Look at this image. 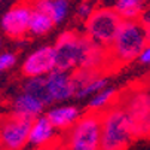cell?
Instances as JSON below:
<instances>
[{
    "label": "cell",
    "mask_w": 150,
    "mask_h": 150,
    "mask_svg": "<svg viewBox=\"0 0 150 150\" xmlns=\"http://www.w3.org/2000/svg\"><path fill=\"white\" fill-rule=\"evenodd\" d=\"M57 69L66 71H76L88 69L97 71L101 66L110 64L109 52L97 46L85 36L76 31H64L55 43Z\"/></svg>",
    "instance_id": "cell-1"
},
{
    "label": "cell",
    "mask_w": 150,
    "mask_h": 150,
    "mask_svg": "<svg viewBox=\"0 0 150 150\" xmlns=\"http://www.w3.org/2000/svg\"><path fill=\"white\" fill-rule=\"evenodd\" d=\"M135 138L134 122L120 103L101 112V150H126Z\"/></svg>",
    "instance_id": "cell-2"
},
{
    "label": "cell",
    "mask_w": 150,
    "mask_h": 150,
    "mask_svg": "<svg viewBox=\"0 0 150 150\" xmlns=\"http://www.w3.org/2000/svg\"><path fill=\"white\" fill-rule=\"evenodd\" d=\"M150 43V30L140 19H123L112 46L107 49L112 66L131 62L138 58L141 51Z\"/></svg>",
    "instance_id": "cell-3"
},
{
    "label": "cell",
    "mask_w": 150,
    "mask_h": 150,
    "mask_svg": "<svg viewBox=\"0 0 150 150\" xmlns=\"http://www.w3.org/2000/svg\"><path fill=\"white\" fill-rule=\"evenodd\" d=\"M122 21L123 18L115 11V8H95L85 19V34L97 46L109 49Z\"/></svg>",
    "instance_id": "cell-4"
},
{
    "label": "cell",
    "mask_w": 150,
    "mask_h": 150,
    "mask_svg": "<svg viewBox=\"0 0 150 150\" xmlns=\"http://www.w3.org/2000/svg\"><path fill=\"white\" fill-rule=\"evenodd\" d=\"M33 94L45 105H49L74 97L76 85L70 71L55 69L51 73L36 79L33 85Z\"/></svg>",
    "instance_id": "cell-5"
},
{
    "label": "cell",
    "mask_w": 150,
    "mask_h": 150,
    "mask_svg": "<svg viewBox=\"0 0 150 150\" xmlns=\"http://www.w3.org/2000/svg\"><path fill=\"white\" fill-rule=\"evenodd\" d=\"M67 131L64 146L69 150H101V113L80 115Z\"/></svg>",
    "instance_id": "cell-6"
},
{
    "label": "cell",
    "mask_w": 150,
    "mask_h": 150,
    "mask_svg": "<svg viewBox=\"0 0 150 150\" xmlns=\"http://www.w3.org/2000/svg\"><path fill=\"white\" fill-rule=\"evenodd\" d=\"M129 113L135 135L150 137V89H132L125 94V101L120 103Z\"/></svg>",
    "instance_id": "cell-7"
},
{
    "label": "cell",
    "mask_w": 150,
    "mask_h": 150,
    "mask_svg": "<svg viewBox=\"0 0 150 150\" xmlns=\"http://www.w3.org/2000/svg\"><path fill=\"white\" fill-rule=\"evenodd\" d=\"M31 117L16 116L5 119L0 123V144L5 150H21L28 143V134L33 125Z\"/></svg>",
    "instance_id": "cell-8"
},
{
    "label": "cell",
    "mask_w": 150,
    "mask_h": 150,
    "mask_svg": "<svg viewBox=\"0 0 150 150\" xmlns=\"http://www.w3.org/2000/svg\"><path fill=\"white\" fill-rule=\"evenodd\" d=\"M55 69H57L55 46H42L34 52H31L24 59L21 71L27 77H33V76L48 74Z\"/></svg>",
    "instance_id": "cell-9"
},
{
    "label": "cell",
    "mask_w": 150,
    "mask_h": 150,
    "mask_svg": "<svg viewBox=\"0 0 150 150\" xmlns=\"http://www.w3.org/2000/svg\"><path fill=\"white\" fill-rule=\"evenodd\" d=\"M31 5L19 3L15 5L12 9H9L3 18H2V30L13 39L23 37L25 33H28V23L31 15Z\"/></svg>",
    "instance_id": "cell-10"
},
{
    "label": "cell",
    "mask_w": 150,
    "mask_h": 150,
    "mask_svg": "<svg viewBox=\"0 0 150 150\" xmlns=\"http://www.w3.org/2000/svg\"><path fill=\"white\" fill-rule=\"evenodd\" d=\"M54 131L55 126L51 123V120L48 119V116H37L33 120L31 129L28 134V143L37 147L46 146L49 143L54 141Z\"/></svg>",
    "instance_id": "cell-11"
},
{
    "label": "cell",
    "mask_w": 150,
    "mask_h": 150,
    "mask_svg": "<svg viewBox=\"0 0 150 150\" xmlns=\"http://www.w3.org/2000/svg\"><path fill=\"white\" fill-rule=\"evenodd\" d=\"M46 116L51 120V123L55 126V129L67 131L80 117V112L74 105H58L51 109L46 113Z\"/></svg>",
    "instance_id": "cell-12"
},
{
    "label": "cell",
    "mask_w": 150,
    "mask_h": 150,
    "mask_svg": "<svg viewBox=\"0 0 150 150\" xmlns=\"http://www.w3.org/2000/svg\"><path fill=\"white\" fill-rule=\"evenodd\" d=\"M12 107H13V115L34 119V117L40 116V113H43L45 104L42 103L37 97L23 91L15 98Z\"/></svg>",
    "instance_id": "cell-13"
},
{
    "label": "cell",
    "mask_w": 150,
    "mask_h": 150,
    "mask_svg": "<svg viewBox=\"0 0 150 150\" xmlns=\"http://www.w3.org/2000/svg\"><path fill=\"white\" fill-rule=\"evenodd\" d=\"M31 8L49 15L54 24L57 25L67 18L70 11V3L69 0H33Z\"/></svg>",
    "instance_id": "cell-14"
},
{
    "label": "cell",
    "mask_w": 150,
    "mask_h": 150,
    "mask_svg": "<svg viewBox=\"0 0 150 150\" xmlns=\"http://www.w3.org/2000/svg\"><path fill=\"white\" fill-rule=\"evenodd\" d=\"M54 21L49 15L40 12L37 9L31 11L30 15V23H28V33L31 36H43L48 34L54 28Z\"/></svg>",
    "instance_id": "cell-15"
},
{
    "label": "cell",
    "mask_w": 150,
    "mask_h": 150,
    "mask_svg": "<svg viewBox=\"0 0 150 150\" xmlns=\"http://www.w3.org/2000/svg\"><path fill=\"white\" fill-rule=\"evenodd\" d=\"M144 5L146 0H116L113 6L123 19H138Z\"/></svg>",
    "instance_id": "cell-16"
},
{
    "label": "cell",
    "mask_w": 150,
    "mask_h": 150,
    "mask_svg": "<svg viewBox=\"0 0 150 150\" xmlns=\"http://www.w3.org/2000/svg\"><path fill=\"white\" fill-rule=\"evenodd\" d=\"M115 98H116V91L113 88H104L103 91H100V92H97L95 95L91 97L88 109L91 112L101 113L103 110H105L107 107L115 103Z\"/></svg>",
    "instance_id": "cell-17"
},
{
    "label": "cell",
    "mask_w": 150,
    "mask_h": 150,
    "mask_svg": "<svg viewBox=\"0 0 150 150\" xmlns=\"http://www.w3.org/2000/svg\"><path fill=\"white\" fill-rule=\"evenodd\" d=\"M109 85V80H107L104 76H100V74H95L94 77H91L89 80H86L82 86L76 91V95L77 98H86V97H92L95 95L97 92L103 91L104 88H107Z\"/></svg>",
    "instance_id": "cell-18"
},
{
    "label": "cell",
    "mask_w": 150,
    "mask_h": 150,
    "mask_svg": "<svg viewBox=\"0 0 150 150\" xmlns=\"http://www.w3.org/2000/svg\"><path fill=\"white\" fill-rule=\"evenodd\" d=\"M95 9V0H83V2L77 6L76 15L80 19H86Z\"/></svg>",
    "instance_id": "cell-19"
},
{
    "label": "cell",
    "mask_w": 150,
    "mask_h": 150,
    "mask_svg": "<svg viewBox=\"0 0 150 150\" xmlns=\"http://www.w3.org/2000/svg\"><path fill=\"white\" fill-rule=\"evenodd\" d=\"M16 64V55L13 52L0 54V71H6Z\"/></svg>",
    "instance_id": "cell-20"
},
{
    "label": "cell",
    "mask_w": 150,
    "mask_h": 150,
    "mask_svg": "<svg viewBox=\"0 0 150 150\" xmlns=\"http://www.w3.org/2000/svg\"><path fill=\"white\" fill-rule=\"evenodd\" d=\"M138 61L144 66H150V43L141 51V54L138 55Z\"/></svg>",
    "instance_id": "cell-21"
},
{
    "label": "cell",
    "mask_w": 150,
    "mask_h": 150,
    "mask_svg": "<svg viewBox=\"0 0 150 150\" xmlns=\"http://www.w3.org/2000/svg\"><path fill=\"white\" fill-rule=\"evenodd\" d=\"M138 19L141 21V24H143L147 30H150V9H143V12L140 13Z\"/></svg>",
    "instance_id": "cell-22"
},
{
    "label": "cell",
    "mask_w": 150,
    "mask_h": 150,
    "mask_svg": "<svg viewBox=\"0 0 150 150\" xmlns=\"http://www.w3.org/2000/svg\"><path fill=\"white\" fill-rule=\"evenodd\" d=\"M42 150H69L66 146H62V144H57V143H49L45 146V149H42Z\"/></svg>",
    "instance_id": "cell-23"
}]
</instances>
